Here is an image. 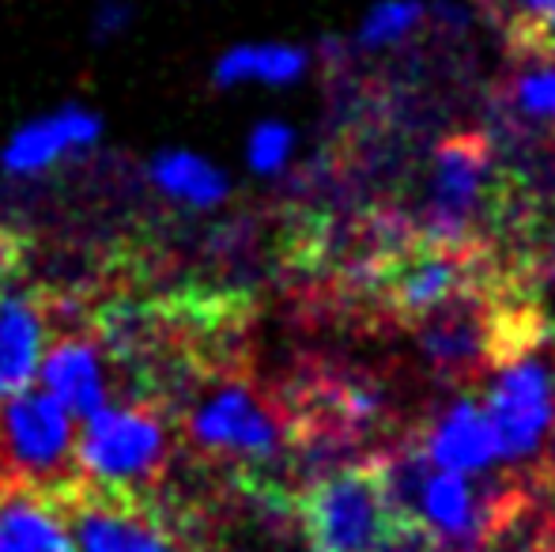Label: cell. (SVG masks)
I'll return each instance as SVG.
<instances>
[{
	"instance_id": "6da1fadb",
	"label": "cell",
	"mask_w": 555,
	"mask_h": 552,
	"mask_svg": "<svg viewBox=\"0 0 555 552\" xmlns=\"http://www.w3.org/2000/svg\"><path fill=\"white\" fill-rule=\"evenodd\" d=\"M310 552H389L420 538V526L389 485L386 458L336 465L299 496Z\"/></svg>"
},
{
	"instance_id": "7a4b0ae2",
	"label": "cell",
	"mask_w": 555,
	"mask_h": 552,
	"mask_svg": "<svg viewBox=\"0 0 555 552\" xmlns=\"http://www.w3.org/2000/svg\"><path fill=\"white\" fill-rule=\"evenodd\" d=\"M488 246L480 243H442V239L420 235L416 243L393 246L374 266V295L382 310L401 325H420L442 310L446 303L491 284Z\"/></svg>"
},
{
	"instance_id": "3957f363",
	"label": "cell",
	"mask_w": 555,
	"mask_h": 552,
	"mask_svg": "<svg viewBox=\"0 0 555 552\" xmlns=\"http://www.w3.org/2000/svg\"><path fill=\"white\" fill-rule=\"evenodd\" d=\"M170 458L167 420L147 406H106L76 427V477L88 492L137 500Z\"/></svg>"
},
{
	"instance_id": "277c9868",
	"label": "cell",
	"mask_w": 555,
	"mask_h": 552,
	"mask_svg": "<svg viewBox=\"0 0 555 552\" xmlns=\"http://www.w3.org/2000/svg\"><path fill=\"white\" fill-rule=\"evenodd\" d=\"M185 432L201 454L242 465V470L276 465L292 447V420L238 378L212 386L190 409Z\"/></svg>"
},
{
	"instance_id": "5b68a950",
	"label": "cell",
	"mask_w": 555,
	"mask_h": 552,
	"mask_svg": "<svg viewBox=\"0 0 555 552\" xmlns=\"http://www.w3.org/2000/svg\"><path fill=\"white\" fill-rule=\"evenodd\" d=\"M0 462L8 485L68 492L76 485V420L42 390L0 401Z\"/></svg>"
},
{
	"instance_id": "8992f818",
	"label": "cell",
	"mask_w": 555,
	"mask_h": 552,
	"mask_svg": "<svg viewBox=\"0 0 555 552\" xmlns=\"http://www.w3.org/2000/svg\"><path fill=\"white\" fill-rule=\"evenodd\" d=\"M488 420L503 458H529L541 450L555 427V371L541 356V341L506 356L495 368V386L488 398Z\"/></svg>"
},
{
	"instance_id": "52a82bcc",
	"label": "cell",
	"mask_w": 555,
	"mask_h": 552,
	"mask_svg": "<svg viewBox=\"0 0 555 552\" xmlns=\"http://www.w3.org/2000/svg\"><path fill=\"white\" fill-rule=\"evenodd\" d=\"M491 197V144L480 133L450 137L435 155L427 239L476 243L473 223Z\"/></svg>"
},
{
	"instance_id": "ba28073f",
	"label": "cell",
	"mask_w": 555,
	"mask_h": 552,
	"mask_svg": "<svg viewBox=\"0 0 555 552\" xmlns=\"http://www.w3.org/2000/svg\"><path fill=\"white\" fill-rule=\"evenodd\" d=\"M68 515L80 552H197L182 541L163 518L137 508V500H117V496L76 492L68 488Z\"/></svg>"
},
{
	"instance_id": "9c48e42d",
	"label": "cell",
	"mask_w": 555,
	"mask_h": 552,
	"mask_svg": "<svg viewBox=\"0 0 555 552\" xmlns=\"http://www.w3.org/2000/svg\"><path fill=\"white\" fill-rule=\"evenodd\" d=\"M103 140V118L88 106H57L20 126L0 147V170L12 178H38L68 159H80Z\"/></svg>"
},
{
	"instance_id": "30bf717a",
	"label": "cell",
	"mask_w": 555,
	"mask_h": 552,
	"mask_svg": "<svg viewBox=\"0 0 555 552\" xmlns=\"http://www.w3.org/2000/svg\"><path fill=\"white\" fill-rule=\"evenodd\" d=\"M35 378L38 390L50 394L80 424L111 406V363L103 345L88 333H65L50 341Z\"/></svg>"
},
{
	"instance_id": "8fae6325",
	"label": "cell",
	"mask_w": 555,
	"mask_h": 552,
	"mask_svg": "<svg viewBox=\"0 0 555 552\" xmlns=\"http://www.w3.org/2000/svg\"><path fill=\"white\" fill-rule=\"evenodd\" d=\"M0 552H80L68 492L0 485Z\"/></svg>"
},
{
	"instance_id": "7c38bea8",
	"label": "cell",
	"mask_w": 555,
	"mask_h": 552,
	"mask_svg": "<svg viewBox=\"0 0 555 552\" xmlns=\"http://www.w3.org/2000/svg\"><path fill=\"white\" fill-rule=\"evenodd\" d=\"M50 345L46 307L15 280L0 284V401L27 390Z\"/></svg>"
},
{
	"instance_id": "4fadbf2b",
	"label": "cell",
	"mask_w": 555,
	"mask_h": 552,
	"mask_svg": "<svg viewBox=\"0 0 555 552\" xmlns=\"http://www.w3.org/2000/svg\"><path fill=\"white\" fill-rule=\"evenodd\" d=\"M147 182L163 193L167 201L193 213H208V208L223 205L231 193V178L216 167L212 159L190 152V147H163L147 163Z\"/></svg>"
},
{
	"instance_id": "5bb4252c",
	"label": "cell",
	"mask_w": 555,
	"mask_h": 552,
	"mask_svg": "<svg viewBox=\"0 0 555 552\" xmlns=\"http://www.w3.org/2000/svg\"><path fill=\"white\" fill-rule=\"evenodd\" d=\"M427 458L446 473H473V470H483L491 458H499L495 427H491L483 406H476V401H457L431 432Z\"/></svg>"
},
{
	"instance_id": "9a60e30c",
	"label": "cell",
	"mask_w": 555,
	"mask_h": 552,
	"mask_svg": "<svg viewBox=\"0 0 555 552\" xmlns=\"http://www.w3.org/2000/svg\"><path fill=\"white\" fill-rule=\"evenodd\" d=\"M310 65V53L287 42H242L220 53L212 65V84L223 91L242 84H264V88H284L295 84Z\"/></svg>"
},
{
	"instance_id": "2e32d148",
	"label": "cell",
	"mask_w": 555,
	"mask_h": 552,
	"mask_svg": "<svg viewBox=\"0 0 555 552\" xmlns=\"http://www.w3.org/2000/svg\"><path fill=\"white\" fill-rule=\"evenodd\" d=\"M416 496H420V518L416 526L424 530V523L431 526L435 534L442 538L457 541V538H468L476 530V500L468 492L465 477L461 473H446V470H420L416 462Z\"/></svg>"
},
{
	"instance_id": "e0dca14e",
	"label": "cell",
	"mask_w": 555,
	"mask_h": 552,
	"mask_svg": "<svg viewBox=\"0 0 555 552\" xmlns=\"http://www.w3.org/2000/svg\"><path fill=\"white\" fill-rule=\"evenodd\" d=\"M514 106L521 118L529 121H555V61L533 57V65H526L514 80L511 91Z\"/></svg>"
},
{
	"instance_id": "ac0fdd59",
	"label": "cell",
	"mask_w": 555,
	"mask_h": 552,
	"mask_svg": "<svg viewBox=\"0 0 555 552\" xmlns=\"http://www.w3.org/2000/svg\"><path fill=\"white\" fill-rule=\"evenodd\" d=\"M424 20V8L416 0H386V4H374L366 12L363 27H359V42L366 50H378V46H393L404 35L416 30V23Z\"/></svg>"
},
{
	"instance_id": "d6986e66",
	"label": "cell",
	"mask_w": 555,
	"mask_h": 552,
	"mask_svg": "<svg viewBox=\"0 0 555 552\" xmlns=\"http://www.w3.org/2000/svg\"><path fill=\"white\" fill-rule=\"evenodd\" d=\"M295 133L284 121H261L246 140V163L254 175H280L292 159Z\"/></svg>"
},
{
	"instance_id": "ffe728a7",
	"label": "cell",
	"mask_w": 555,
	"mask_h": 552,
	"mask_svg": "<svg viewBox=\"0 0 555 552\" xmlns=\"http://www.w3.org/2000/svg\"><path fill=\"white\" fill-rule=\"evenodd\" d=\"M132 15H137V8L129 0H99L95 12H91V35H95V42L121 38L132 27Z\"/></svg>"
},
{
	"instance_id": "44dd1931",
	"label": "cell",
	"mask_w": 555,
	"mask_h": 552,
	"mask_svg": "<svg viewBox=\"0 0 555 552\" xmlns=\"http://www.w3.org/2000/svg\"><path fill=\"white\" fill-rule=\"evenodd\" d=\"M488 4L503 15V27L511 30V38L518 42V38L526 35V30L533 27L544 12H548L555 0H488Z\"/></svg>"
},
{
	"instance_id": "7402d4cb",
	"label": "cell",
	"mask_w": 555,
	"mask_h": 552,
	"mask_svg": "<svg viewBox=\"0 0 555 552\" xmlns=\"http://www.w3.org/2000/svg\"><path fill=\"white\" fill-rule=\"evenodd\" d=\"M518 50H526V53H533V57H548L555 61V4L548 8V12L541 15V20L533 23V27L526 30V35L518 38Z\"/></svg>"
}]
</instances>
